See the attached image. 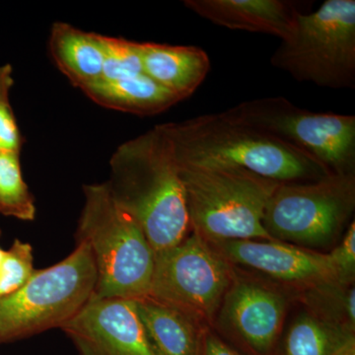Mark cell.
<instances>
[{
  "instance_id": "cell-1",
  "label": "cell",
  "mask_w": 355,
  "mask_h": 355,
  "mask_svg": "<svg viewBox=\"0 0 355 355\" xmlns=\"http://www.w3.org/2000/svg\"><path fill=\"white\" fill-rule=\"evenodd\" d=\"M106 182L114 202L135 218L157 254L191 232L186 191L171 147L160 128L116 148Z\"/></svg>"
},
{
  "instance_id": "cell-2",
  "label": "cell",
  "mask_w": 355,
  "mask_h": 355,
  "mask_svg": "<svg viewBox=\"0 0 355 355\" xmlns=\"http://www.w3.org/2000/svg\"><path fill=\"white\" fill-rule=\"evenodd\" d=\"M157 127L179 166L236 168L279 183L317 181L333 174L309 154L223 112Z\"/></svg>"
},
{
  "instance_id": "cell-3",
  "label": "cell",
  "mask_w": 355,
  "mask_h": 355,
  "mask_svg": "<svg viewBox=\"0 0 355 355\" xmlns=\"http://www.w3.org/2000/svg\"><path fill=\"white\" fill-rule=\"evenodd\" d=\"M85 203L76 241L90 248L97 282L95 296L137 300L146 297L153 282L155 253L139 223L118 205L108 186L83 187Z\"/></svg>"
},
{
  "instance_id": "cell-4",
  "label": "cell",
  "mask_w": 355,
  "mask_h": 355,
  "mask_svg": "<svg viewBox=\"0 0 355 355\" xmlns=\"http://www.w3.org/2000/svg\"><path fill=\"white\" fill-rule=\"evenodd\" d=\"M177 166L191 231L209 243L273 240L263 219L279 182L236 168Z\"/></svg>"
},
{
  "instance_id": "cell-5",
  "label": "cell",
  "mask_w": 355,
  "mask_h": 355,
  "mask_svg": "<svg viewBox=\"0 0 355 355\" xmlns=\"http://www.w3.org/2000/svg\"><path fill=\"white\" fill-rule=\"evenodd\" d=\"M275 69L319 87H355V1L327 0L298 12L291 36L270 58Z\"/></svg>"
},
{
  "instance_id": "cell-6",
  "label": "cell",
  "mask_w": 355,
  "mask_h": 355,
  "mask_svg": "<svg viewBox=\"0 0 355 355\" xmlns=\"http://www.w3.org/2000/svg\"><path fill=\"white\" fill-rule=\"evenodd\" d=\"M96 282L90 248L77 242L64 260L36 270L25 286L0 298V343L62 328L94 295Z\"/></svg>"
},
{
  "instance_id": "cell-7",
  "label": "cell",
  "mask_w": 355,
  "mask_h": 355,
  "mask_svg": "<svg viewBox=\"0 0 355 355\" xmlns=\"http://www.w3.org/2000/svg\"><path fill=\"white\" fill-rule=\"evenodd\" d=\"M354 209L355 173L331 174L317 181L280 183L266 205L263 225L273 240L324 252L342 239Z\"/></svg>"
},
{
  "instance_id": "cell-8",
  "label": "cell",
  "mask_w": 355,
  "mask_h": 355,
  "mask_svg": "<svg viewBox=\"0 0 355 355\" xmlns=\"http://www.w3.org/2000/svg\"><path fill=\"white\" fill-rule=\"evenodd\" d=\"M223 113L309 154L333 174L355 173V116L352 114L314 113L284 97L249 100Z\"/></svg>"
},
{
  "instance_id": "cell-9",
  "label": "cell",
  "mask_w": 355,
  "mask_h": 355,
  "mask_svg": "<svg viewBox=\"0 0 355 355\" xmlns=\"http://www.w3.org/2000/svg\"><path fill=\"white\" fill-rule=\"evenodd\" d=\"M234 266L197 233L155 254L149 297L181 311L200 327L212 328Z\"/></svg>"
},
{
  "instance_id": "cell-10",
  "label": "cell",
  "mask_w": 355,
  "mask_h": 355,
  "mask_svg": "<svg viewBox=\"0 0 355 355\" xmlns=\"http://www.w3.org/2000/svg\"><path fill=\"white\" fill-rule=\"evenodd\" d=\"M296 294L234 266L212 329L245 355H272Z\"/></svg>"
},
{
  "instance_id": "cell-11",
  "label": "cell",
  "mask_w": 355,
  "mask_h": 355,
  "mask_svg": "<svg viewBox=\"0 0 355 355\" xmlns=\"http://www.w3.org/2000/svg\"><path fill=\"white\" fill-rule=\"evenodd\" d=\"M209 244L231 265L257 273L296 296L320 284L338 282L326 252L277 240H227Z\"/></svg>"
},
{
  "instance_id": "cell-12",
  "label": "cell",
  "mask_w": 355,
  "mask_h": 355,
  "mask_svg": "<svg viewBox=\"0 0 355 355\" xmlns=\"http://www.w3.org/2000/svg\"><path fill=\"white\" fill-rule=\"evenodd\" d=\"M60 330L78 355H158L130 299L93 295Z\"/></svg>"
},
{
  "instance_id": "cell-13",
  "label": "cell",
  "mask_w": 355,
  "mask_h": 355,
  "mask_svg": "<svg viewBox=\"0 0 355 355\" xmlns=\"http://www.w3.org/2000/svg\"><path fill=\"white\" fill-rule=\"evenodd\" d=\"M184 6L214 24L282 40L291 36L296 15V2L284 0H186Z\"/></svg>"
},
{
  "instance_id": "cell-14",
  "label": "cell",
  "mask_w": 355,
  "mask_h": 355,
  "mask_svg": "<svg viewBox=\"0 0 355 355\" xmlns=\"http://www.w3.org/2000/svg\"><path fill=\"white\" fill-rule=\"evenodd\" d=\"M139 51L144 74L181 101L196 92L210 70L209 55L198 46L139 43Z\"/></svg>"
},
{
  "instance_id": "cell-15",
  "label": "cell",
  "mask_w": 355,
  "mask_h": 355,
  "mask_svg": "<svg viewBox=\"0 0 355 355\" xmlns=\"http://www.w3.org/2000/svg\"><path fill=\"white\" fill-rule=\"evenodd\" d=\"M49 51L58 69L76 87L81 89L102 78L104 51L100 34L55 22L51 26Z\"/></svg>"
},
{
  "instance_id": "cell-16",
  "label": "cell",
  "mask_w": 355,
  "mask_h": 355,
  "mask_svg": "<svg viewBox=\"0 0 355 355\" xmlns=\"http://www.w3.org/2000/svg\"><path fill=\"white\" fill-rule=\"evenodd\" d=\"M81 90L104 108L137 116H155L181 101L146 74L116 80L99 79Z\"/></svg>"
},
{
  "instance_id": "cell-17",
  "label": "cell",
  "mask_w": 355,
  "mask_h": 355,
  "mask_svg": "<svg viewBox=\"0 0 355 355\" xmlns=\"http://www.w3.org/2000/svg\"><path fill=\"white\" fill-rule=\"evenodd\" d=\"M137 314L158 355H198L200 327L181 311L146 297L135 300Z\"/></svg>"
},
{
  "instance_id": "cell-18",
  "label": "cell",
  "mask_w": 355,
  "mask_h": 355,
  "mask_svg": "<svg viewBox=\"0 0 355 355\" xmlns=\"http://www.w3.org/2000/svg\"><path fill=\"white\" fill-rule=\"evenodd\" d=\"M288 320L272 355H334L352 334L326 323L299 305Z\"/></svg>"
},
{
  "instance_id": "cell-19",
  "label": "cell",
  "mask_w": 355,
  "mask_h": 355,
  "mask_svg": "<svg viewBox=\"0 0 355 355\" xmlns=\"http://www.w3.org/2000/svg\"><path fill=\"white\" fill-rule=\"evenodd\" d=\"M296 302L326 323L355 335V287L327 282L296 296Z\"/></svg>"
},
{
  "instance_id": "cell-20",
  "label": "cell",
  "mask_w": 355,
  "mask_h": 355,
  "mask_svg": "<svg viewBox=\"0 0 355 355\" xmlns=\"http://www.w3.org/2000/svg\"><path fill=\"white\" fill-rule=\"evenodd\" d=\"M36 214L34 196L23 178L20 153H0V214L34 221Z\"/></svg>"
},
{
  "instance_id": "cell-21",
  "label": "cell",
  "mask_w": 355,
  "mask_h": 355,
  "mask_svg": "<svg viewBox=\"0 0 355 355\" xmlns=\"http://www.w3.org/2000/svg\"><path fill=\"white\" fill-rule=\"evenodd\" d=\"M104 51L101 79L116 80L144 74L139 43L123 38L100 35Z\"/></svg>"
},
{
  "instance_id": "cell-22",
  "label": "cell",
  "mask_w": 355,
  "mask_h": 355,
  "mask_svg": "<svg viewBox=\"0 0 355 355\" xmlns=\"http://www.w3.org/2000/svg\"><path fill=\"white\" fill-rule=\"evenodd\" d=\"M35 272L31 245L19 239L14 240L0 265V298L10 295L25 286Z\"/></svg>"
},
{
  "instance_id": "cell-23",
  "label": "cell",
  "mask_w": 355,
  "mask_h": 355,
  "mask_svg": "<svg viewBox=\"0 0 355 355\" xmlns=\"http://www.w3.org/2000/svg\"><path fill=\"white\" fill-rule=\"evenodd\" d=\"M14 85L13 67L10 64L0 67V153H21L24 137L10 103Z\"/></svg>"
},
{
  "instance_id": "cell-24",
  "label": "cell",
  "mask_w": 355,
  "mask_h": 355,
  "mask_svg": "<svg viewBox=\"0 0 355 355\" xmlns=\"http://www.w3.org/2000/svg\"><path fill=\"white\" fill-rule=\"evenodd\" d=\"M335 268L336 279L343 286H354L355 282V222L345 230L342 239L329 252Z\"/></svg>"
},
{
  "instance_id": "cell-25",
  "label": "cell",
  "mask_w": 355,
  "mask_h": 355,
  "mask_svg": "<svg viewBox=\"0 0 355 355\" xmlns=\"http://www.w3.org/2000/svg\"><path fill=\"white\" fill-rule=\"evenodd\" d=\"M198 355H245L221 338L214 329L205 327L200 336Z\"/></svg>"
},
{
  "instance_id": "cell-26",
  "label": "cell",
  "mask_w": 355,
  "mask_h": 355,
  "mask_svg": "<svg viewBox=\"0 0 355 355\" xmlns=\"http://www.w3.org/2000/svg\"><path fill=\"white\" fill-rule=\"evenodd\" d=\"M334 355H355V336H352L347 343H343Z\"/></svg>"
},
{
  "instance_id": "cell-27",
  "label": "cell",
  "mask_w": 355,
  "mask_h": 355,
  "mask_svg": "<svg viewBox=\"0 0 355 355\" xmlns=\"http://www.w3.org/2000/svg\"><path fill=\"white\" fill-rule=\"evenodd\" d=\"M0 236H1V230H0ZM4 254H6V251L0 247V265H1L2 260H3Z\"/></svg>"
}]
</instances>
